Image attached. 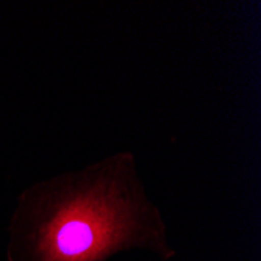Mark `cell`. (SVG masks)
I'll list each match as a JSON object with an SVG mask.
<instances>
[{"mask_svg": "<svg viewBox=\"0 0 261 261\" xmlns=\"http://www.w3.org/2000/svg\"><path fill=\"white\" fill-rule=\"evenodd\" d=\"M132 250L177 256L128 150L32 183L8 224V261H110Z\"/></svg>", "mask_w": 261, "mask_h": 261, "instance_id": "obj_1", "label": "cell"}, {"mask_svg": "<svg viewBox=\"0 0 261 261\" xmlns=\"http://www.w3.org/2000/svg\"><path fill=\"white\" fill-rule=\"evenodd\" d=\"M149 261H164V259H158V258H155V259H149Z\"/></svg>", "mask_w": 261, "mask_h": 261, "instance_id": "obj_2", "label": "cell"}]
</instances>
